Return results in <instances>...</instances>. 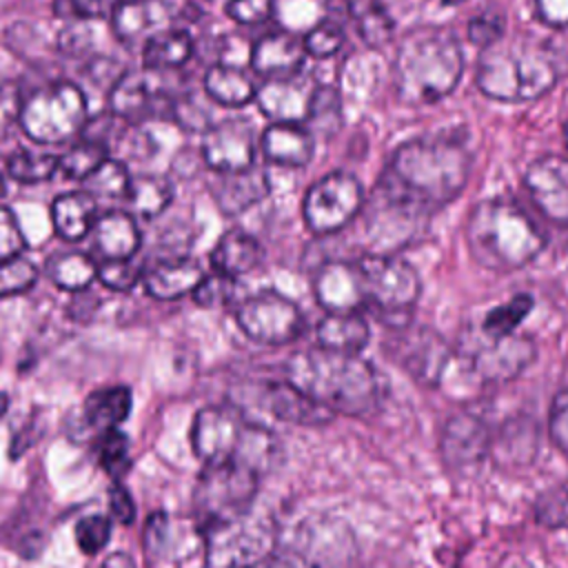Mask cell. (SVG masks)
Instances as JSON below:
<instances>
[{
	"label": "cell",
	"instance_id": "cell-1",
	"mask_svg": "<svg viewBox=\"0 0 568 568\" xmlns=\"http://www.w3.org/2000/svg\"><path fill=\"white\" fill-rule=\"evenodd\" d=\"M470 164V153L459 140L415 138L393 151L377 184L433 213L464 191Z\"/></svg>",
	"mask_w": 568,
	"mask_h": 568
},
{
	"label": "cell",
	"instance_id": "cell-2",
	"mask_svg": "<svg viewBox=\"0 0 568 568\" xmlns=\"http://www.w3.org/2000/svg\"><path fill=\"white\" fill-rule=\"evenodd\" d=\"M284 375L288 384L333 415L362 417L377 406L382 395L377 371L357 353L306 348L286 362Z\"/></svg>",
	"mask_w": 568,
	"mask_h": 568
},
{
	"label": "cell",
	"instance_id": "cell-3",
	"mask_svg": "<svg viewBox=\"0 0 568 568\" xmlns=\"http://www.w3.org/2000/svg\"><path fill=\"white\" fill-rule=\"evenodd\" d=\"M191 446L204 466L235 464L260 477L282 459L277 435L264 424L251 422L233 404L202 408L193 419Z\"/></svg>",
	"mask_w": 568,
	"mask_h": 568
},
{
	"label": "cell",
	"instance_id": "cell-4",
	"mask_svg": "<svg viewBox=\"0 0 568 568\" xmlns=\"http://www.w3.org/2000/svg\"><path fill=\"white\" fill-rule=\"evenodd\" d=\"M464 55L453 31L419 27L397 47L393 75L395 93L404 104L426 106L446 98L459 82Z\"/></svg>",
	"mask_w": 568,
	"mask_h": 568
},
{
	"label": "cell",
	"instance_id": "cell-5",
	"mask_svg": "<svg viewBox=\"0 0 568 568\" xmlns=\"http://www.w3.org/2000/svg\"><path fill=\"white\" fill-rule=\"evenodd\" d=\"M464 233L473 257L497 273L526 266L546 246V235L532 217L517 202L504 197L475 204Z\"/></svg>",
	"mask_w": 568,
	"mask_h": 568
},
{
	"label": "cell",
	"instance_id": "cell-6",
	"mask_svg": "<svg viewBox=\"0 0 568 568\" xmlns=\"http://www.w3.org/2000/svg\"><path fill=\"white\" fill-rule=\"evenodd\" d=\"M557 82L552 58L535 42H495L477 62L479 91L497 102H530L548 93Z\"/></svg>",
	"mask_w": 568,
	"mask_h": 568
},
{
	"label": "cell",
	"instance_id": "cell-7",
	"mask_svg": "<svg viewBox=\"0 0 568 568\" xmlns=\"http://www.w3.org/2000/svg\"><path fill=\"white\" fill-rule=\"evenodd\" d=\"M197 530L204 539V568H255L280 541L275 519L257 504L211 519Z\"/></svg>",
	"mask_w": 568,
	"mask_h": 568
},
{
	"label": "cell",
	"instance_id": "cell-8",
	"mask_svg": "<svg viewBox=\"0 0 568 568\" xmlns=\"http://www.w3.org/2000/svg\"><path fill=\"white\" fill-rule=\"evenodd\" d=\"M359 557L353 528L333 515H311L277 541L266 568H355Z\"/></svg>",
	"mask_w": 568,
	"mask_h": 568
},
{
	"label": "cell",
	"instance_id": "cell-9",
	"mask_svg": "<svg viewBox=\"0 0 568 568\" xmlns=\"http://www.w3.org/2000/svg\"><path fill=\"white\" fill-rule=\"evenodd\" d=\"M18 124L38 144L67 142L87 124V95L67 80L44 84L24 98Z\"/></svg>",
	"mask_w": 568,
	"mask_h": 568
},
{
	"label": "cell",
	"instance_id": "cell-10",
	"mask_svg": "<svg viewBox=\"0 0 568 568\" xmlns=\"http://www.w3.org/2000/svg\"><path fill=\"white\" fill-rule=\"evenodd\" d=\"M462 362L484 384H501L517 377L535 359V342L521 335H488L470 328L459 344Z\"/></svg>",
	"mask_w": 568,
	"mask_h": 568
},
{
	"label": "cell",
	"instance_id": "cell-11",
	"mask_svg": "<svg viewBox=\"0 0 568 568\" xmlns=\"http://www.w3.org/2000/svg\"><path fill=\"white\" fill-rule=\"evenodd\" d=\"M366 306L377 308L384 315L402 317L410 313L419 297V275L402 257L393 253H371L357 260Z\"/></svg>",
	"mask_w": 568,
	"mask_h": 568
},
{
	"label": "cell",
	"instance_id": "cell-12",
	"mask_svg": "<svg viewBox=\"0 0 568 568\" xmlns=\"http://www.w3.org/2000/svg\"><path fill=\"white\" fill-rule=\"evenodd\" d=\"M260 475L235 464L204 466L195 493L193 508L197 528L211 519L237 513L255 504Z\"/></svg>",
	"mask_w": 568,
	"mask_h": 568
},
{
	"label": "cell",
	"instance_id": "cell-13",
	"mask_svg": "<svg viewBox=\"0 0 568 568\" xmlns=\"http://www.w3.org/2000/svg\"><path fill=\"white\" fill-rule=\"evenodd\" d=\"M362 206V182L353 173L333 171L311 184L302 202V215L313 233L328 235L344 229Z\"/></svg>",
	"mask_w": 568,
	"mask_h": 568
},
{
	"label": "cell",
	"instance_id": "cell-14",
	"mask_svg": "<svg viewBox=\"0 0 568 568\" xmlns=\"http://www.w3.org/2000/svg\"><path fill=\"white\" fill-rule=\"evenodd\" d=\"M235 322L244 335L268 346L291 344L304 331L300 306L277 291L244 297L235 306Z\"/></svg>",
	"mask_w": 568,
	"mask_h": 568
},
{
	"label": "cell",
	"instance_id": "cell-15",
	"mask_svg": "<svg viewBox=\"0 0 568 568\" xmlns=\"http://www.w3.org/2000/svg\"><path fill=\"white\" fill-rule=\"evenodd\" d=\"M169 71L142 69V71H122L109 91L111 111L129 124L158 115L162 106L171 113L169 95Z\"/></svg>",
	"mask_w": 568,
	"mask_h": 568
},
{
	"label": "cell",
	"instance_id": "cell-16",
	"mask_svg": "<svg viewBox=\"0 0 568 568\" xmlns=\"http://www.w3.org/2000/svg\"><path fill=\"white\" fill-rule=\"evenodd\" d=\"M202 160L215 173H233L255 164L257 138L246 120H222L202 135Z\"/></svg>",
	"mask_w": 568,
	"mask_h": 568
},
{
	"label": "cell",
	"instance_id": "cell-17",
	"mask_svg": "<svg viewBox=\"0 0 568 568\" xmlns=\"http://www.w3.org/2000/svg\"><path fill=\"white\" fill-rule=\"evenodd\" d=\"M313 293L326 313H359L366 306V293L357 260H333L313 275Z\"/></svg>",
	"mask_w": 568,
	"mask_h": 568
},
{
	"label": "cell",
	"instance_id": "cell-18",
	"mask_svg": "<svg viewBox=\"0 0 568 568\" xmlns=\"http://www.w3.org/2000/svg\"><path fill=\"white\" fill-rule=\"evenodd\" d=\"M535 206L552 222L568 226V160L546 155L535 160L524 175Z\"/></svg>",
	"mask_w": 568,
	"mask_h": 568
},
{
	"label": "cell",
	"instance_id": "cell-19",
	"mask_svg": "<svg viewBox=\"0 0 568 568\" xmlns=\"http://www.w3.org/2000/svg\"><path fill=\"white\" fill-rule=\"evenodd\" d=\"M399 362L419 384L435 386L450 362V348L435 331L417 326L402 337Z\"/></svg>",
	"mask_w": 568,
	"mask_h": 568
},
{
	"label": "cell",
	"instance_id": "cell-20",
	"mask_svg": "<svg viewBox=\"0 0 568 568\" xmlns=\"http://www.w3.org/2000/svg\"><path fill=\"white\" fill-rule=\"evenodd\" d=\"M313 89L315 87L300 78V73L288 78H268L262 87H257L255 102L271 122L304 124Z\"/></svg>",
	"mask_w": 568,
	"mask_h": 568
},
{
	"label": "cell",
	"instance_id": "cell-21",
	"mask_svg": "<svg viewBox=\"0 0 568 568\" xmlns=\"http://www.w3.org/2000/svg\"><path fill=\"white\" fill-rule=\"evenodd\" d=\"M306 58L304 40L288 31L264 33L251 49V67L266 78L297 75Z\"/></svg>",
	"mask_w": 568,
	"mask_h": 568
},
{
	"label": "cell",
	"instance_id": "cell-22",
	"mask_svg": "<svg viewBox=\"0 0 568 568\" xmlns=\"http://www.w3.org/2000/svg\"><path fill=\"white\" fill-rule=\"evenodd\" d=\"M217 182L213 184V197L222 213L237 215L264 200L271 191L268 175L262 166L251 164L248 169L233 173H217Z\"/></svg>",
	"mask_w": 568,
	"mask_h": 568
},
{
	"label": "cell",
	"instance_id": "cell-23",
	"mask_svg": "<svg viewBox=\"0 0 568 568\" xmlns=\"http://www.w3.org/2000/svg\"><path fill=\"white\" fill-rule=\"evenodd\" d=\"M266 160L282 166H304L315 153V138L302 122H271L260 140Z\"/></svg>",
	"mask_w": 568,
	"mask_h": 568
},
{
	"label": "cell",
	"instance_id": "cell-24",
	"mask_svg": "<svg viewBox=\"0 0 568 568\" xmlns=\"http://www.w3.org/2000/svg\"><path fill=\"white\" fill-rule=\"evenodd\" d=\"M488 450V430L473 415H453L442 433V453L450 466L477 464Z\"/></svg>",
	"mask_w": 568,
	"mask_h": 568
},
{
	"label": "cell",
	"instance_id": "cell-25",
	"mask_svg": "<svg viewBox=\"0 0 568 568\" xmlns=\"http://www.w3.org/2000/svg\"><path fill=\"white\" fill-rule=\"evenodd\" d=\"M204 268L193 257H178L164 260L151 266L142 275V284L146 293L155 300H178L186 293H193L195 286L202 282Z\"/></svg>",
	"mask_w": 568,
	"mask_h": 568
},
{
	"label": "cell",
	"instance_id": "cell-26",
	"mask_svg": "<svg viewBox=\"0 0 568 568\" xmlns=\"http://www.w3.org/2000/svg\"><path fill=\"white\" fill-rule=\"evenodd\" d=\"M166 18V9L160 0H118L111 11V29L124 44L149 40L155 27Z\"/></svg>",
	"mask_w": 568,
	"mask_h": 568
},
{
	"label": "cell",
	"instance_id": "cell-27",
	"mask_svg": "<svg viewBox=\"0 0 568 568\" xmlns=\"http://www.w3.org/2000/svg\"><path fill=\"white\" fill-rule=\"evenodd\" d=\"M262 404L277 419L293 422V424L317 426V424H326L333 419V413L328 408L320 406L317 402L306 397L302 390H297L288 382L268 384L262 395Z\"/></svg>",
	"mask_w": 568,
	"mask_h": 568
},
{
	"label": "cell",
	"instance_id": "cell-28",
	"mask_svg": "<svg viewBox=\"0 0 568 568\" xmlns=\"http://www.w3.org/2000/svg\"><path fill=\"white\" fill-rule=\"evenodd\" d=\"M93 242L104 260L133 257L140 248V231L133 215L124 211H106L93 224Z\"/></svg>",
	"mask_w": 568,
	"mask_h": 568
},
{
	"label": "cell",
	"instance_id": "cell-29",
	"mask_svg": "<svg viewBox=\"0 0 568 568\" xmlns=\"http://www.w3.org/2000/svg\"><path fill=\"white\" fill-rule=\"evenodd\" d=\"M98 220V202L89 191L62 193L51 204V222L55 233L67 242L82 240Z\"/></svg>",
	"mask_w": 568,
	"mask_h": 568
},
{
	"label": "cell",
	"instance_id": "cell-30",
	"mask_svg": "<svg viewBox=\"0 0 568 568\" xmlns=\"http://www.w3.org/2000/svg\"><path fill=\"white\" fill-rule=\"evenodd\" d=\"M262 262V246L260 242L242 231V229H231L226 231L213 246L211 251V264L217 273L240 277L248 271H253Z\"/></svg>",
	"mask_w": 568,
	"mask_h": 568
},
{
	"label": "cell",
	"instance_id": "cell-31",
	"mask_svg": "<svg viewBox=\"0 0 568 568\" xmlns=\"http://www.w3.org/2000/svg\"><path fill=\"white\" fill-rule=\"evenodd\" d=\"M320 346L342 353H357L368 344L371 328L362 313H326L315 328Z\"/></svg>",
	"mask_w": 568,
	"mask_h": 568
},
{
	"label": "cell",
	"instance_id": "cell-32",
	"mask_svg": "<svg viewBox=\"0 0 568 568\" xmlns=\"http://www.w3.org/2000/svg\"><path fill=\"white\" fill-rule=\"evenodd\" d=\"M204 93L211 98V102L237 109L246 102L255 100L257 84L255 80L240 67L233 64H213L204 73Z\"/></svg>",
	"mask_w": 568,
	"mask_h": 568
},
{
	"label": "cell",
	"instance_id": "cell-33",
	"mask_svg": "<svg viewBox=\"0 0 568 568\" xmlns=\"http://www.w3.org/2000/svg\"><path fill=\"white\" fill-rule=\"evenodd\" d=\"M131 390L129 386H104L93 390L82 406V415L84 422L93 428L109 430V428H118L131 413Z\"/></svg>",
	"mask_w": 568,
	"mask_h": 568
},
{
	"label": "cell",
	"instance_id": "cell-34",
	"mask_svg": "<svg viewBox=\"0 0 568 568\" xmlns=\"http://www.w3.org/2000/svg\"><path fill=\"white\" fill-rule=\"evenodd\" d=\"M193 55V38L186 31H158L144 42L142 62L146 69L173 71L189 62Z\"/></svg>",
	"mask_w": 568,
	"mask_h": 568
},
{
	"label": "cell",
	"instance_id": "cell-35",
	"mask_svg": "<svg viewBox=\"0 0 568 568\" xmlns=\"http://www.w3.org/2000/svg\"><path fill=\"white\" fill-rule=\"evenodd\" d=\"M47 275L58 288L82 291L98 277V264L87 253L67 251L47 262Z\"/></svg>",
	"mask_w": 568,
	"mask_h": 568
},
{
	"label": "cell",
	"instance_id": "cell-36",
	"mask_svg": "<svg viewBox=\"0 0 568 568\" xmlns=\"http://www.w3.org/2000/svg\"><path fill=\"white\" fill-rule=\"evenodd\" d=\"M133 211L142 217H158L173 200V186L164 175H135L126 193Z\"/></svg>",
	"mask_w": 568,
	"mask_h": 568
},
{
	"label": "cell",
	"instance_id": "cell-37",
	"mask_svg": "<svg viewBox=\"0 0 568 568\" xmlns=\"http://www.w3.org/2000/svg\"><path fill=\"white\" fill-rule=\"evenodd\" d=\"M357 31L368 47H384L393 36V20L379 0H348Z\"/></svg>",
	"mask_w": 568,
	"mask_h": 568
},
{
	"label": "cell",
	"instance_id": "cell-38",
	"mask_svg": "<svg viewBox=\"0 0 568 568\" xmlns=\"http://www.w3.org/2000/svg\"><path fill=\"white\" fill-rule=\"evenodd\" d=\"M342 124V100L337 89L333 87H315L311 102H308V113L304 120V126L315 135H333Z\"/></svg>",
	"mask_w": 568,
	"mask_h": 568
},
{
	"label": "cell",
	"instance_id": "cell-39",
	"mask_svg": "<svg viewBox=\"0 0 568 568\" xmlns=\"http://www.w3.org/2000/svg\"><path fill=\"white\" fill-rule=\"evenodd\" d=\"M60 171V158L33 149H18L7 160V173L20 184H38Z\"/></svg>",
	"mask_w": 568,
	"mask_h": 568
},
{
	"label": "cell",
	"instance_id": "cell-40",
	"mask_svg": "<svg viewBox=\"0 0 568 568\" xmlns=\"http://www.w3.org/2000/svg\"><path fill=\"white\" fill-rule=\"evenodd\" d=\"M109 158V149L100 142L82 138L73 146H69L60 155V171L69 180H87L104 160Z\"/></svg>",
	"mask_w": 568,
	"mask_h": 568
},
{
	"label": "cell",
	"instance_id": "cell-41",
	"mask_svg": "<svg viewBox=\"0 0 568 568\" xmlns=\"http://www.w3.org/2000/svg\"><path fill=\"white\" fill-rule=\"evenodd\" d=\"M87 189L91 195H100V197H126L129 193V184H131V175L124 162L106 158L87 180H84Z\"/></svg>",
	"mask_w": 568,
	"mask_h": 568
},
{
	"label": "cell",
	"instance_id": "cell-42",
	"mask_svg": "<svg viewBox=\"0 0 568 568\" xmlns=\"http://www.w3.org/2000/svg\"><path fill=\"white\" fill-rule=\"evenodd\" d=\"M211 100L206 93H178L171 100V118L178 122L180 129H186L191 133H204L211 126Z\"/></svg>",
	"mask_w": 568,
	"mask_h": 568
},
{
	"label": "cell",
	"instance_id": "cell-43",
	"mask_svg": "<svg viewBox=\"0 0 568 568\" xmlns=\"http://www.w3.org/2000/svg\"><path fill=\"white\" fill-rule=\"evenodd\" d=\"M532 308V297L521 293L515 295L513 300H508L506 304L493 308L484 320H481V331H486L488 335H513L515 328L524 322V317L528 315V311Z\"/></svg>",
	"mask_w": 568,
	"mask_h": 568
},
{
	"label": "cell",
	"instance_id": "cell-44",
	"mask_svg": "<svg viewBox=\"0 0 568 568\" xmlns=\"http://www.w3.org/2000/svg\"><path fill=\"white\" fill-rule=\"evenodd\" d=\"M191 295H193L195 304H200L204 308L229 306L237 297V277L215 271L211 275H204Z\"/></svg>",
	"mask_w": 568,
	"mask_h": 568
},
{
	"label": "cell",
	"instance_id": "cell-45",
	"mask_svg": "<svg viewBox=\"0 0 568 568\" xmlns=\"http://www.w3.org/2000/svg\"><path fill=\"white\" fill-rule=\"evenodd\" d=\"M38 282V268L31 260L16 255L0 260V297L27 293Z\"/></svg>",
	"mask_w": 568,
	"mask_h": 568
},
{
	"label": "cell",
	"instance_id": "cell-46",
	"mask_svg": "<svg viewBox=\"0 0 568 568\" xmlns=\"http://www.w3.org/2000/svg\"><path fill=\"white\" fill-rule=\"evenodd\" d=\"M535 519L548 528H568V481L541 493L532 506Z\"/></svg>",
	"mask_w": 568,
	"mask_h": 568
},
{
	"label": "cell",
	"instance_id": "cell-47",
	"mask_svg": "<svg viewBox=\"0 0 568 568\" xmlns=\"http://www.w3.org/2000/svg\"><path fill=\"white\" fill-rule=\"evenodd\" d=\"M98 462L109 475H122L129 466V437L118 428L102 430L98 442Z\"/></svg>",
	"mask_w": 568,
	"mask_h": 568
},
{
	"label": "cell",
	"instance_id": "cell-48",
	"mask_svg": "<svg viewBox=\"0 0 568 568\" xmlns=\"http://www.w3.org/2000/svg\"><path fill=\"white\" fill-rule=\"evenodd\" d=\"M142 275L144 273H142L140 264L133 262V257L104 260L102 264H98V280L111 291L126 293L142 280Z\"/></svg>",
	"mask_w": 568,
	"mask_h": 568
},
{
	"label": "cell",
	"instance_id": "cell-49",
	"mask_svg": "<svg viewBox=\"0 0 568 568\" xmlns=\"http://www.w3.org/2000/svg\"><path fill=\"white\" fill-rule=\"evenodd\" d=\"M304 49L313 58H328L344 44V29L335 20H322L304 38Z\"/></svg>",
	"mask_w": 568,
	"mask_h": 568
},
{
	"label": "cell",
	"instance_id": "cell-50",
	"mask_svg": "<svg viewBox=\"0 0 568 568\" xmlns=\"http://www.w3.org/2000/svg\"><path fill=\"white\" fill-rule=\"evenodd\" d=\"M111 537V521L104 515H87L75 524V544L84 555H98Z\"/></svg>",
	"mask_w": 568,
	"mask_h": 568
},
{
	"label": "cell",
	"instance_id": "cell-51",
	"mask_svg": "<svg viewBox=\"0 0 568 568\" xmlns=\"http://www.w3.org/2000/svg\"><path fill=\"white\" fill-rule=\"evenodd\" d=\"M118 0H53V13L64 20L111 18Z\"/></svg>",
	"mask_w": 568,
	"mask_h": 568
},
{
	"label": "cell",
	"instance_id": "cell-52",
	"mask_svg": "<svg viewBox=\"0 0 568 568\" xmlns=\"http://www.w3.org/2000/svg\"><path fill=\"white\" fill-rule=\"evenodd\" d=\"M27 248V237L18 224V217L11 209L0 206V260L22 255Z\"/></svg>",
	"mask_w": 568,
	"mask_h": 568
},
{
	"label": "cell",
	"instance_id": "cell-53",
	"mask_svg": "<svg viewBox=\"0 0 568 568\" xmlns=\"http://www.w3.org/2000/svg\"><path fill=\"white\" fill-rule=\"evenodd\" d=\"M504 36V18L499 13H479L468 22V40L481 51L499 42Z\"/></svg>",
	"mask_w": 568,
	"mask_h": 568
},
{
	"label": "cell",
	"instance_id": "cell-54",
	"mask_svg": "<svg viewBox=\"0 0 568 568\" xmlns=\"http://www.w3.org/2000/svg\"><path fill=\"white\" fill-rule=\"evenodd\" d=\"M275 0H229L226 16L240 24L266 22L273 16Z\"/></svg>",
	"mask_w": 568,
	"mask_h": 568
},
{
	"label": "cell",
	"instance_id": "cell-55",
	"mask_svg": "<svg viewBox=\"0 0 568 568\" xmlns=\"http://www.w3.org/2000/svg\"><path fill=\"white\" fill-rule=\"evenodd\" d=\"M548 430L552 444L568 457V390L555 395L548 410Z\"/></svg>",
	"mask_w": 568,
	"mask_h": 568
},
{
	"label": "cell",
	"instance_id": "cell-56",
	"mask_svg": "<svg viewBox=\"0 0 568 568\" xmlns=\"http://www.w3.org/2000/svg\"><path fill=\"white\" fill-rule=\"evenodd\" d=\"M22 93L18 84L4 82L0 84V138L9 133V129L20 122V111H22Z\"/></svg>",
	"mask_w": 568,
	"mask_h": 568
},
{
	"label": "cell",
	"instance_id": "cell-57",
	"mask_svg": "<svg viewBox=\"0 0 568 568\" xmlns=\"http://www.w3.org/2000/svg\"><path fill=\"white\" fill-rule=\"evenodd\" d=\"M109 510H111V517L122 526H129L135 519L133 497L120 484H113L109 490Z\"/></svg>",
	"mask_w": 568,
	"mask_h": 568
},
{
	"label": "cell",
	"instance_id": "cell-58",
	"mask_svg": "<svg viewBox=\"0 0 568 568\" xmlns=\"http://www.w3.org/2000/svg\"><path fill=\"white\" fill-rule=\"evenodd\" d=\"M537 18L555 29L568 27V0H535Z\"/></svg>",
	"mask_w": 568,
	"mask_h": 568
},
{
	"label": "cell",
	"instance_id": "cell-59",
	"mask_svg": "<svg viewBox=\"0 0 568 568\" xmlns=\"http://www.w3.org/2000/svg\"><path fill=\"white\" fill-rule=\"evenodd\" d=\"M82 20H75V24H71L69 29H64L58 38V44L60 49L67 53V55H78L82 53L84 49H89V29L84 24H80Z\"/></svg>",
	"mask_w": 568,
	"mask_h": 568
},
{
	"label": "cell",
	"instance_id": "cell-60",
	"mask_svg": "<svg viewBox=\"0 0 568 568\" xmlns=\"http://www.w3.org/2000/svg\"><path fill=\"white\" fill-rule=\"evenodd\" d=\"M98 568H138V566H135V561L129 555L115 552V555H109Z\"/></svg>",
	"mask_w": 568,
	"mask_h": 568
},
{
	"label": "cell",
	"instance_id": "cell-61",
	"mask_svg": "<svg viewBox=\"0 0 568 568\" xmlns=\"http://www.w3.org/2000/svg\"><path fill=\"white\" fill-rule=\"evenodd\" d=\"M7 408H9V397L4 395V393H0V419L4 417V413H7Z\"/></svg>",
	"mask_w": 568,
	"mask_h": 568
},
{
	"label": "cell",
	"instance_id": "cell-62",
	"mask_svg": "<svg viewBox=\"0 0 568 568\" xmlns=\"http://www.w3.org/2000/svg\"><path fill=\"white\" fill-rule=\"evenodd\" d=\"M462 2H466V0H442L444 7H455V4H462Z\"/></svg>",
	"mask_w": 568,
	"mask_h": 568
},
{
	"label": "cell",
	"instance_id": "cell-63",
	"mask_svg": "<svg viewBox=\"0 0 568 568\" xmlns=\"http://www.w3.org/2000/svg\"><path fill=\"white\" fill-rule=\"evenodd\" d=\"M564 142H566V149H568V122L564 124Z\"/></svg>",
	"mask_w": 568,
	"mask_h": 568
},
{
	"label": "cell",
	"instance_id": "cell-64",
	"mask_svg": "<svg viewBox=\"0 0 568 568\" xmlns=\"http://www.w3.org/2000/svg\"><path fill=\"white\" fill-rule=\"evenodd\" d=\"M2 195H4V178L0 175V200H2Z\"/></svg>",
	"mask_w": 568,
	"mask_h": 568
}]
</instances>
